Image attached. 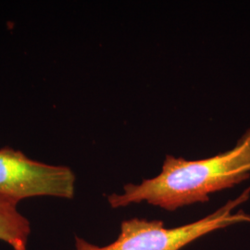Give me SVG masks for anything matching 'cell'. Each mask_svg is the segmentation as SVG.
<instances>
[{
	"label": "cell",
	"instance_id": "7a4b0ae2",
	"mask_svg": "<svg viewBox=\"0 0 250 250\" xmlns=\"http://www.w3.org/2000/svg\"><path fill=\"white\" fill-rule=\"evenodd\" d=\"M250 195V188L241 196L229 201L213 213L195 223L172 229L165 227L158 220L131 219L121 224V232L117 240L106 247H98L75 237L74 250H181L190 243L209 232L223 229L232 224L250 223V215L232 210L246 202Z\"/></svg>",
	"mask_w": 250,
	"mask_h": 250
},
{
	"label": "cell",
	"instance_id": "277c9868",
	"mask_svg": "<svg viewBox=\"0 0 250 250\" xmlns=\"http://www.w3.org/2000/svg\"><path fill=\"white\" fill-rule=\"evenodd\" d=\"M17 202L0 196V240L14 250H26L30 222L17 209Z\"/></svg>",
	"mask_w": 250,
	"mask_h": 250
},
{
	"label": "cell",
	"instance_id": "3957f363",
	"mask_svg": "<svg viewBox=\"0 0 250 250\" xmlns=\"http://www.w3.org/2000/svg\"><path fill=\"white\" fill-rule=\"evenodd\" d=\"M75 180L69 167L33 161L10 147L0 149V196L17 203L44 196L71 199Z\"/></svg>",
	"mask_w": 250,
	"mask_h": 250
},
{
	"label": "cell",
	"instance_id": "6da1fadb",
	"mask_svg": "<svg viewBox=\"0 0 250 250\" xmlns=\"http://www.w3.org/2000/svg\"><path fill=\"white\" fill-rule=\"evenodd\" d=\"M250 177V129L228 151L211 158L188 161L167 155L161 173L127 184L123 194L107 197L113 208L146 202L168 211L182 207L206 203L213 193L232 188Z\"/></svg>",
	"mask_w": 250,
	"mask_h": 250
}]
</instances>
